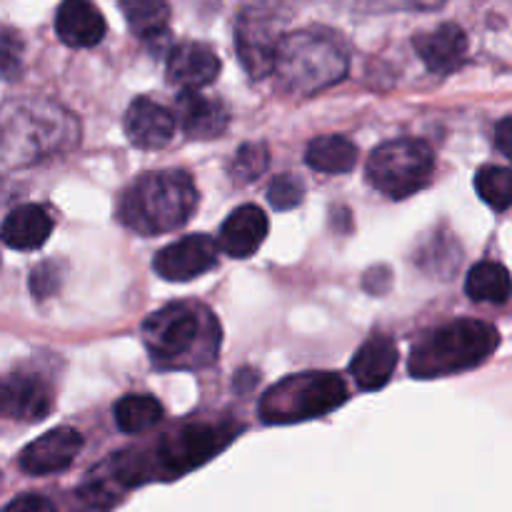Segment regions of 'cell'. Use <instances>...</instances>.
<instances>
[{"instance_id": "6da1fadb", "label": "cell", "mask_w": 512, "mask_h": 512, "mask_svg": "<svg viewBox=\"0 0 512 512\" xmlns=\"http://www.w3.org/2000/svg\"><path fill=\"white\" fill-rule=\"evenodd\" d=\"M80 123L55 100L23 98L0 108V153L10 165H33L73 150Z\"/></svg>"}, {"instance_id": "7a4b0ae2", "label": "cell", "mask_w": 512, "mask_h": 512, "mask_svg": "<svg viewBox=\"0 0 512 512\" xmlns=\"http://www.w3.org/2000/svg\"><path fill=\"white\" fill-rule=\"evenodd\" d=\"M143 345L158 368H203L218 355L220 325L205 305L170 303L145 318Z\"/></svg>"}, {"instance_id": "3957f363", "label": "cell", "mask_w": 512, "mask_h": 512, "mask_svg": "<svg viewBox=\"0 0 512 512\" xmlns=\"http://www.w3.org/2000/svg\"><path fill=\"white\" fill-rule=\"evenodd\" d=\"M198 188L185 170H155L128 185L118 203V218L138 235H163L193 218Z\"/></svg>"}, {"instance_id": "277c9868", "label": "cell", "mask_w": 512, "mask_h": 512, "mask_svg": "<svg viewBox=\"0 0 512 512\" xmlns=\"http://www.w3.org/2000/svg\"><path fill=\"white\" fill-rule=\"evenodd\" d=\"M500 335L490 323L460 318L425 335L410 353L408 370L418 380L445 378L483 365L498 350Z\"/></svg>"}, {"instance_id": "5b68a950", "label": "cell", "mask_w": 512, "mask_h": 512, "mask_svg": "<svg viewBox=\"0 0 512 512\" xmlns=\"http://www.w3.org/2000/svg\"><path fill=\"white\" fill-rule=\"evenodd\" d=\"M273 73L290 93L310 95L343 80L348 73V55L333 35L300 30L280 38Z\"/></svg>"}, {"instance_id": "8992f818", "label": "cell", "mask_w": 512, "mask_h": 512, "mask_svg": "<svg viewBox=\"0 0 512 512\" xmlns=\"http://www.w3.org/2000/svg\"><path fill=\"white\" fill-rule=\"evenodd\" d=\"M348 400V385L335 373H300L275 383L260 398L258 413L265 425H293L333 413Z\"/></svg>"}, {"instance_id": "52a82bcc", "label": "cell", "mask_w": 512, "mask_h": 512, "mask_svg": "<svg viewBox=\"0 0 512 512\" xmlns=\"http://www.w3.org/2000/svg\"><path fill=\"white\" fill-rule=\"evenodd\" d=\"M435 155L423 140L398 138L378 145L368 158V180L378 193L405 200L433 180Z\"/></svg>"}, {"instance_id": "ba28073f", "label": "cell", "mask_w": 512, "mask_h": 512, "mask_svg": "<svg viewBox=\"0 0 512 512\" xmlns=\"http://www.w3.org/2000/svg\"><path fill=\"white\" fill-rule=\"evenodd\" d=\"M218 265V243L210 235L195 233L165 245L155 255V273L168 283H188Z\"/></svg>"}, {"instance_id": "9c48e42d", "label": "cell", "mask_w": 512, "mask_h": 512, "mask_svg": "<svg viewBox=\"0 0 512 512\" xmlns=\"http://www.w3.org/2000/svg\"><path fill=\"white\" fill-rule=\"evenodd\" d=\"M83 450V435L73 428H55L40 435L20 453V470L35 478L63 473Z\"/></svg>"}, {"instance_id": "30bf717a", "label": "cell", "mask_w": 512, "mask_h": 512, "mask_svg": "<svg viewBox=\"0 0 512 512\" xmlns=\"http://www.w3.org/2000/svg\"><path fill=\"white\" fill-rule=\"evenodd\" d=\"M53 408L48 385L30 373H15L0 380V415L25 423H40Z\"/></svg>"}, {"instance_id": "8fae6325", "label": "cell", "mask_w": 512, "mask_h": 512, "mask_svg": "<svg viewBox=\"0 0 512 512\" xmlns=\"http://www.w3.org/2000/svg\"><path fill=\"white\" fill-rule=\"evenodd\" d=\"M123 128L135 148L160 150L173 138L175 118L163 105L153 103L150 98H138L125 110Z\"/></svg>"}, {"instance_id": "7c38bea8", "label": "cell", "mask_w": 512, "mask_h": 512, "mask_svg": "<svg viewBox=\"0 0 512 512\" xmlns=\"http://www.w3.org/2000/svg\"><path fill=\"white\" fill-rule=\"evenodd\" d=\"M395 368H398V345L385 333L370 335L350 363L355 385L365 393L385 388L393 378Z\"/></svg>"}, {"instance_id": "4fadbf2b", "label": "cell", "mask_w": 512, "mask_h": 512, "mask_svg": "<svg viewBox=\"0 0 512 512\" xmlns=\"http://www.w3.org/2000/svg\"><path fill=\"white\" fill-rule=\"evenodd\" d=\"M220 73V58L205 43H180L170 50L165 75L170 85L183 90H198L213 83Z\"/></svg>"}, {"instance_id": "5bb4252c", "label": "cell", "mask_w": 512, "mask_h": 512, "mask_svg": "<svg viewBox=\"0 0 512 512\" xmlns=\"http://www.w3.org/2000/svg\"><path fill=\"white\" fill-rule=\"evenodd\" d=\"M180 128L193 140H213L228 130L230 113L220 100L205 98L198 90H183L175 105Z\"/></svg>"}, {"instance_id": "9a60e30c", "label": "cell", "mask_w": 512, "mask_h": 512, "mask_svg": "<svg viewBox=\"0 0 512 512\" xmlns=\"http://www.w3.org/2000/svg\"><path fill=\"white\" fill-rule=\"evenodd\" d=\"M268 238V215L258 205H240L220 228V248L230 258H250Z\"/></svg>"}, {"instance_id": "2e32d148", "label": "cell", "mask_w": 512, "mask_h": 512, "mask_svg": "<svg viewBox=\"0 0 512 512\" xmlns=\"http://www.w3.org/2000/svg\"><path fill=\"white\" fill-rule=\"evenodd\" d=\"M55 33L70 48H93L105 35V18L90 0H63L55 13Z\"/></svg>"}, {"instance_id": "e0dca14e", "label": "cell", "mask_w": 512, "mask_h": 512, "mask_svg": "<svg viewBox=\"0 0 512 512\" xmlns=\"http://www.w3.org/2000/svg\"><path fill=\"white\" fill-rule=\"evenodd\" d=\"M415 50H418L420 60L428 65V70L440 75L453 73L463 65L465 55H468V35L460 25L445 23L430 33L418 35Z\"/></svg>"}, {"instance_id": "ac0fdd59", "label": "cell", "mask_w": 512, "mask_h": 512, "mask_svg": "<svg viewBox=\"0 0 512 512\" xmlns=\"http://www.w3.org/2000/svg\"><path fill=\"white\" fill-rule=\"evenodd\" d=\"M278 43L280 38H275L268 20L258 18V15L253 13H248L240 20L238 55L243 68L248 70L253 78H263V75L273 73V60Z\"/></svg>"}, {"instance_id": "d6986e66", "label": "cell", "mask_w": 512, "mask_h": 512, "mask_svg": "<svg viewBox=\"0 0 512 512\" xmlns=\"http://www.w3.org/2000/svg\"><path fill=\"white\" fill-rule=\"evenodd\" d=\"M53 233V218L43 205H20L0 225V240L13 250H38Z\"/></svg>"}, {"instance_id": "ffe728a7", "label": "cell", "mask_w": 512, "mask_h": 512, "mask_svg": "<svg viewBox=\"0 0 512 512\" xmlns=\"http://www.w3.org/2000/svg\"><path fill=\"white\" fill-rule=\"evenodd\" d=\"M305 163L325 175L350 173L358 163V148L343 135H320L305 150Z\"/></svg>"}, {"instance_id": "44dd1931", "label": "cell", "mask_w": 512, "mask_h": 512, "mask_svg": "<svg viewBox=\"0 0 512 512\" xmlns=\"http://www.w3.org/2000/svg\"><path fill=\"white\" fill-rule=\"evenodd\" d=\"M465 293L475 303H495L503 305L510 298V273L505 265L483 260L473 265L465 278Z\"/></svg>"}, {"instance_id": "7402d4cb", "label": "cell", "mask_w": 512, "mask_h": 512, "mask_svg": "<svg viewBox=\"0 0 512 512\" xmlns=\"http://www.w3.org/2000/svg\"><path fill=\"white\" fill-rule=\"evenodd\" d=\"M120 10L128 28L143 40L158 38L168 28V0H120Z\"/></svg>"}, {"instance_id": "603a6c76", "label": "cell", "mask_w": 512, "mask_h": 512, "mask_svg": "<svg viewBox=\"0 0 512 512\" xmlns=\"http://www.w3.org/2000/svg\"><path fill=\"white\" fill-rule=\"evenodd\" d=\"M113 415L123 433L138 435L163 420V405L153 395H125L115 403Z\"/></svg>"}, {"instance_id": "cb8c5ba5", "label": "cell", "mask_w": 512, "mask_h": 512, "mask_svg": "<svg viewBox=\"0 0 512 512\" xmlns=\"http://www.w3.org/2000/svg\"><path fill=\"white\" fill-rule=\"evenodd\" d=\"M475 188L478 195L490 205L493 210H508L512 200V178L510 170L503 165H485L475 175Z\"/></svg>"}, {"instance_id": "d4e9b609", "label": "cell", "mask_w": 512, "mask_h": 512, "mask_svg": "<svg viewBox=\"0 0 512 512\" xmlns=\"http://www.w3.org/2000/svg\"><path fill=\"white\" fill-rule=\"evenodd\" d=\"M268 163H270V155H268V148H265V143H248L233 155V160H230L228 165V173L235 183L248 185L253 183V180H258L260 175L268 170Z\"/></svg>"}, {"instance_id": "484cf974", "label": "cell", "mask_w": 512, "mask_h": 512, "mask_svg": "<svg viewBox=\"0 0 512 512\" xmlns=\"http://www.w3.org/2000/svg\"><path fill=\"white\" fill-rule=\"evenodd\" d=\"M63 278V263H58V260H45V263L35 265L33 273H30V293H33L35 300L43 303V300L53 298V295L58 293L60 285H63Z\"/></svg>"}, {"instance_id": "4316f807", "label": "cell", "mask_w": 512, "mask_h": 512, "mask_svg": "<svg viewBox=\"0 0 512 512\" xmlns=\"http://www.w3.org/2000/svg\"><path fill=\"white\" fill-rule=\"evenodd\" d=\"M305 198V185L298 175L283 173L278 178L270 180L268 185V203L273 205L275 210H290L295 205L303 203Z\"/></svg>"}, {"instance_id": "83f0119b", "label": "cell", "mask_w": 512, "mask_h": 512, "mask_svg": "<svg viewBox=\"0 0 512 512\" xmlns=\"http://www.w3.org/2000/svg\"><path fill=\"white\" fill-rule=\"evenodd\" d=\"M23 53L25 45L15 30L3 28L0 30V78L15 80L23 68Z\"/></svg>"}, {"instance_id": "f1b7e54d", "label": "cell", "mask_w": 512, "mask_h": 512, "mask_svg": "<svg viewBox=\"0 0 512 512\" xmlns=\"http://www.w3.org/2000/svg\"><path fill=\"white\" fill-rule=\"evenodd\" d=\"M3 512H63L53 498L43 493H23L10 500Z\"/></svg>"}, {"instance_id": "f546056e", "label": "cell", "mask_w": 512, "mask_h": 512, "mask_svg": "<svg viewBox=\"0 0 512 512\" xmlns=\"http://www.w3.org/2000/svg\"><path fill=\"white\" fill-rule=\"evenodd\" d=\"M510 138H512V118L510 115H505V118L498 123V128H495V143H498L500 153H503L505 158H512Z\"/></svg>"}]
</instances>
